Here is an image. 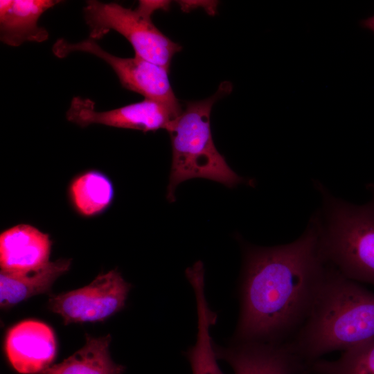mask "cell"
I'll return each instance as SVG.
<instances>
[{"instance_id":"cell-1","label":"cell","mask_w":374,"mask_h":374,"mask_svg":"<svg viewBox=\"0 0 374 374\" xmlns=\"http://www.w3.org/2000/svg\"><path fill=\"white\" fill-rule=\"evenodd\" d=\"M330 268L314 217L294 242L247 247L235 339L276 344L290 340L307 319Z\"/></svg>"},{"instance_id":"cell-2","label":"cell","mask_w":374,"mask_h":374,"mask_svg":"<svg viewBox=\"0 0 374 374\" xmlns=\"http://www.w3.org/2000/svg\"><path fill=\"white\" fill-rule=\"evenodd\" d=\"M374 339V294L330 265L312 310L287 341L308 366L321 355Z\"/></svg>"},{"instance_id":"cell-3","label":"cell","mask_w":374,"mask_h":374,"mask_svg":"<svg viewBox=\"0 0 374 374\" xmlns=\"http://www.w3.org/2000/svg\"><path fill=\"white\" fill-rule=\"evenodd\" d=\"M231 82L224 81L209 98L188 102L184 109L169 125L172 159L167 198L174 202L180 183L205 178L232 188L247 181L238 175L217 151L213 141L210 116L215 103L229 94Z\"/></svg>"},{"instance_id":"cell-4","label":"cell","mask_w":374,"mask_h":374,"mask_svg":"<svg viewBox=\"0 0 374 374\" xmlns=\"http://www.w3.org/2000/svg\"><path fill=\"white\" fill-rule=\"evenodd\" d=\"M317 186L323 215L314 217L326 261L348 279L374 284V194L369 202L355 205Z\"/></svg>"},{"instance_id":"cell-5","label":"cell","mask_w":374,"mask_h":374,"mask_svg":"<svg viewBox=\"0 0 374 374\" xmlns=\"http://www.w3.org/2000/svg\"><path fill=\"white\" fill-rule=\"evenodd\" d=\"M83 12L89 38L100 39L114 30L132 44L135 56L168 70L173 56L181 49L153 24L151 17L154 10L147 1H139V6L132 9L117 3L89 0Z\"/></svg>"},{"instance_id":"cell-6","label":"cell","mask_w":374,"mask_h":374,"mask_svg":"<svg viewBox=\"0 0 374 374\" xmlns=\"http://www.w3.org/2000/svg\"><path fill=\"white\" fill-rule=\"evenodd\" d=\"M130 287L120 272L111 270L85 287L51 295L48 308L60 314L66 325L103 321L125 307Z\"/></svg>"},{"instance_id":"cell-7","label":"cell","mask_w":374,"mask_h":374,"mask_svg":"<svg viewBox=\"0 0 374 374\" xmlns=\"http://www.w3.org/2000/svg\"><path fill=\"white\" fill-rule=\"evenodd\" d=\"M181 112L163 103L144 100L114 109L99 112L95 103L89 98H73L66 116V119L80 127L93 124L132 129L143 132L167 130L170 123Z\"/></svg>"},{"instance_id":"cell-8","label":"cell","mask_w":374,"mask_h":374,"mask_svg":"<svg viewBox=\"0 0 374 374\" xmlns=\"http://www.w3.org/2000/svg\"><path fill=\"white\" fill-rule=\"evenodd\" d=\"M217 359L233 374H309V366L285 344L244 341L223 348L214 346Z\"/></svg>"},{"instance_id":"cell-9","label":"cell","mask_w":374,"mask_h":374,"mask_svg":"<svg viewBox=\"0 0 374 374\" xmlns=\"http://www.w3.org/2000/svg\"><path fill=\"white\" fill-rule=\"evenodd\" d=\"M4 348L10 365L22 374H37L51 366L57 349L51 328L36 320H25L10 328Z\"/></svg>"},{"instance_id":"cell-10","label":"cell","mask_w":374,"mask_h":374,"mask_svg":"<svg viewBox=\"0 0 374 374\" xmlns=\"http://www.w3.org/2000/svg\"><path fill=\"white\" fill-rule=\"evenodd\" d=\"M52 241L48 234L26 224L4 230L0 235L1 270L26 271L48 263Z\"/></svg>"},{"instance_id":"cell-11","label":"cell","mask_w":374,"mask_h":374,"mask_svg":"<svg viewBox=\"0 0 374 374\" xmlns=\"http://www.w3.org/2000/svg\"><path fill=\"white\" fill-rule=\"evenodd\" d=\"M113 70L125 89L182 112L171 87L167 69L134 55L118 58Z\"/></svg>"},{"instance_id":"cell-12","label":"cell","mask_w":374,"mask_h":374,"mask_svg":"<svg viewBox=\"0 0 374 374\" xmlns=\"http://www.w3.org/2000/svg\"><path fill=\"white\" fill-rule=\"evenodd\" d=\"M60 0H1L0 39L17 47L24 42H42L48 38L47 30L38 21L47 10Z\"/></svg>"},{"instance_id":"cell-13","label":"cell","mask_w":374,"mask_h":374,"mask_svg":"<svg viewBox=\"0 0 374 374\" xmlns=\"http://www.w3.org/2000/svg\"><path fill=\"white\" fill-rule=\"evenodd\" d=\"M71 264L70 259H59L30 271L1 270V308H8L35 295L49 292L54 282L69 271Z\"/></svg>"},{"instance_id":"cell-14","label":"cell","mask_w":374,"mask_h":374,"mask_svg":"<svg viewBox=\"0 0 374 374\" xmlns=\"http://www.w3.org/2000/svg\"><path fill=\"white\" fill-rule=\"evenodd\" d=\"M114 187L104 172L89 170L77 175L70 181L68 196L75 211L84 217L104 213L114 199Z\"/></svg>"},{"instance_id":"cell-15","label":"cell","mask_w":374,"mask_h":374,"mask_svg":"<svg viewBox=\"0 0 374 374\" xmlns=\"http://www.w3.org/2000/svg\"><path fill=\"white\" fill-rule=\"evenodd\" d=\"M110 341L109 335L100 337L87 335L85 344L80 349L37 374H123L125 368L111 358Z\"/></svg>"},{"instance_id":"cell-16","label":"cell","mask_w":374,"mask_h":374,"mask_svg":"<svg viewBox=\"0 0 374 374\" xmlns=\"http://www.w3.org/2000/svg\"><path fill=\"white\" fill-rule=\"evenodd\" d=\"M197 312V333L195 344L186 352L193 374H224L217 364V358L210 335L217 314L209 308L205 294H195Z\"/></svg>"},{"instance_id":"cell-17","label":"cell","mask_w":374,"mask_h":374,"mask_svg":"<svg viewBox=\"0 0 374 374\" xmlns=\"http://www.w3.org/2000/svg\"><path fill=\"white\" fill-rule=\"evenodd\" d=\"M314 374H374V339L343 352L336 360H316L309 366Z\"/></svg>"},{"instance_id":"cell-18","label":"cell","mask_w":374,"mask_h":374,"mask_svg":"<svg viewBox=\"0 0 374 374\" xmlns=\"http://www.w3.org/2000/svg\"><path fill=\"white\" fill-rule=\"evenodd\" d=\"M362 25L374 33V15L362 21Z\"/></svg>"},{"instance_id":"cell-19","label":"cell","mask_w":374,"mask_h":374,"mask_svg":"<svg viewBox=\"0 0 374 374\" xmlns=\"http://www.w3.org/2000/svg\"><path fill=\"white\" fill-rule=\"evenodd\" d=\"M368 187L369 188L370 191L374 194V184H371Z\"/></svg>"}]
</instances>
